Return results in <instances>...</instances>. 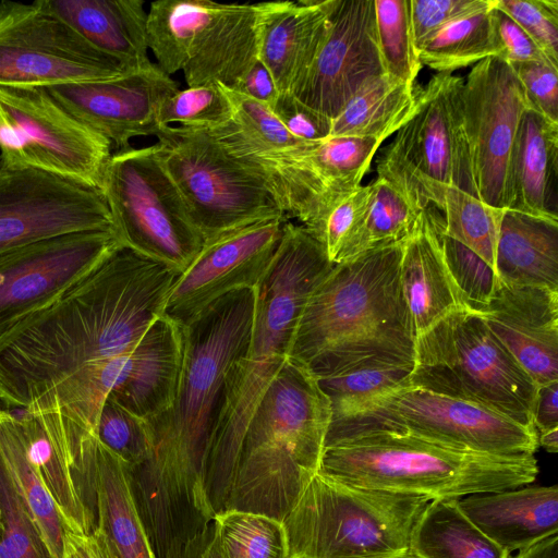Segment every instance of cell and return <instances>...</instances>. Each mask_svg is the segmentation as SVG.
Segmentation results:
<instances>
[{"mask_svg":"<svg viewBox=\"0 0 558 558\" xmlns=\"http://www.w3.org/2000/svg\"><path fill=\"white\" fill-rule=\"evenodd\" d=\"M254 311L255 288L235 290L183 328L175 399L147 420L148 459L128 466L137 511L157 546H183L215 518L205 489L206 458L228 377L248 345Z\"/></svg>","mask_w":558,"mask_h":558,"instance_id":"6da1fadb","label":"cell"},{"mask_svg":"<svg viewBox=\"0 0 558 558\" xmlns=\"http://www.w3.org/2000/svg\"><path fill=\"white\" fill-rule=\"evenodd\" d=\"M180 271L122 245L0 339V401L25 410L82 368L132 353Z\"/></svg>","mask_w":558,"mask_h":558,"instance_id":"7a4b0ae2","label":"cell"},{"mask_svg":"<svg viewBox=\"0 0 558 558\" xmlns=\"http://www.w3.org/2000/svg\"><path fill=\"white\" fill-rule=\"evenodd\" d=\"M333 266L323 245L304 227L284 222L274 258L255 288L248 345L228 377L210 437L205 489L215 514L227 499L245 428L290 357L308 298Z\"/></svg>","mask_w":558,"mask_h":558,"instance_id":"3957f363","label":"cell"},{"mask_svg":"<svg viewBox=\"0 0 558 558\" xmlns=\"http://www.w3.org/2000/svg\"><path fill=\"white\" fill-rule=\"evenodd\" d=\"M402 243L335 264L312 292L290 357L306 365L315 378L378 355L414 357L399 282Z\"/></svg>","mask_w":558,"mask_h":558,"instance_id":"277c9868","label":"cell"},{"mask_svg":"<svg viewBox=\"0 0 558 558\" xmlns=\"http://www.w3.org/2000/svg\"><path fill=\"white\" fill-rule=\"evenodd\" d=\"M331 416L308 367L289 357L245 428L221 511L282 521L319 471Z\"/></svg>","mask_w":558,"mask_h":558,"instance_id":"5b68a950","label":"cell"},{"mask_svg":"<svg viewBox=\"0 0 558 558\" xmlns=\"http://www.w3.org/2000/svg\"><path fill=\"white\" fill-rule=\"evenodd\" d=\"M318 472L432 501L524 486L534 482L538 466L534 454H489L379 432L325 447Z\"/></svg>","mask_w":558,"mask_h":558,"instance_id":"8992f818","label":"cell"},{"mask_svg":"<svg viewBox=\"0 0 558 558\" xmlns=\"http://www.w3.org/2000/svg\"><path fill=\"white\" fill-rule=\"evenodd\" d=\"M429 501L317 472L281 521L288 558H412L411 535Z\"/></svg>","mask_w":558,"mask_h":558,"instance_id":"52a82bcc","label":"cell"},{"mask_svg":"<svg viewBox=\"0 0 558 558\" xmlns=\"http://www.w3.org/2000/svg\"><path fill=\"white\" fill-rule=\"evenodd\" d=\"M410 381L534 427L537 385L469 307L451 312L414 341Z\"/></svg>","mask_w":558,"mask_h":558,"instance_id":"ba28073f","label":"cell"},{"mask_svg":"<svg viewBox=\"0 0 558 558\" xmlns=\"http://www.w3.org/2000/svg\"><path fill=\"white\" fill-rule=\"evenodd\" d=\"M379 432L499 456L534 454L538 448L534 427L483 405L412 385L383 393L331 420L325 447Z\"/></svg>","mask_w":558,"mask_h":558,"instance_id":"9c48e42d","label":"cell"},{"mask_svg":"<svg viewBox=\"0 0 558 558\" xmlns=\"http://www.w3.org/2000/svg\"><path fill=\"white\" fill-rule=\"evenodd\" d=\"M146 29L156 63L168 75L182 71L189 87L217 82L232 89L258 59L257 3L159 0Z\"/></svg>","mask_w":558,"mask_h":558,"instance_id":"30bf717a","label":"cell"},{"mask_svg":"<svg viewBox=\"0 0 558 558\" xmlns=\"http://www.w3.org/2000/svg\"><path fill=\"white\" fill-rule=\"evenodd\" d=\"M216 142L254 173L284 217L310 229L339 197L361 185L381 142L328 137L270 151L242 136L232 121L209 130Z\"/></svg>","mask_w":558,"mask_h":558,"instance_id":"8fae6325","label":"cell"},{"mask_svg":"<svg viewBox=\"0 0 558 558\" xmlns=\"http://www.w3.org/2000/svg\"><path fill=\"white\" fill-rule=\"evenodd\" d=\"M159 158L204 243L256 221L286 218L264 183L205 129L161 126Z\"/></svg>","mask_w":558,"mask_h":558,"instance_id":"7c38bea8","label":"cell"},{"mask_svg":"<svg viewBox=\"0 0 558 558\" xmlns=\"http://www.w3.org/2000/svg\"><path fill=\"white\" fill-rule=\"evenodd\" d=\"M102 192L124 246L180 272L202 250L204 240L155 144L112 153Z\"/></svg>","mask_w":558,"mask_h":558,"instance_id":"4fadbf2b","label":"cell"},{"mask_svg":"<svg viewBox=\"0 0 558 558\" xmlns=\"http://www.w3.org/2000/svg\"><path fill=\"white\" fill-rule=\"evenodd\" d=\"M463 82L452 73H437L417 88L413 113L377 158V177L420 209L427 207L425 181L457 186L477 197L464 130Z\"/></svg>","mask_w":558,"mask_h":558,"instance_id":"5bb4252c","label":"cell"},{"mask_svg":"<svg viewBox=\"0 0 558 558\" xmlns=\"http://www.w3.org/2000/svg\"><path fill=\"white\" fill-rule=\"evenodd\" d=\"M111 148L46 88H0V167L36 169L102 191Z\"/></svg>","mask_w":558,"mask_h":558,"instance_id":"9a60e30c","label":"cell"},{"mask_svg":"<svg viewBox=\"0 0 558 558\" xmlns=\"http://www.w3.org/2000/svg\"><path fill=\"white\" fill-rule=\"evenodd\" d=\"M134 69L95 48L43 0L0 2V88L102 81Z\"/></svg>","mask_w":558,"mask_h":558,"instance_id":"2e32d148","label":"cell"},{"mask_svg":"<svg viewBox=\"0 0 558 558\" xmlns=\"http://www.w3.org/2000/svg\"><path fill=\"white\" fill-rule=\"evenodd\" d=\"M123 245L113 230L61 234L0 255V339Z\"/></svg>","mask_w":558,"mask_h":558,"instance_id":"e0dca14e","label":"cell"},{"mask_svg":"<svg viewBox=\"0 0 558 558\" xmlns=\"http://www.w3.org/2000/svg\"><path fill=\"white\" fill-rule=\"evenodd\" d=\"M113 230L104 192L36 169L0 167V255L48 238Z\"/></svg>","mask_w":558,"mask_h":558,"instance_id":"ac0fdd59","label":"cell"},{"mask_svg":"<svg viewBox=\"0 0 558 558\" xmlns=\"http://www.w3.org/2000/svg\"><path fill=\"white\" fill-rule=\"evenodd\" d=\"M462 106L476 195L506 209L509 157L527 108L523 88L506 61L490 57L464 78Z\"/></svg>","mask_w":558,"mask_h":558,"instance_id":"d6986e66","label":"cell"},{"mask_svg":"<svg viewBox=\"0 0 558 558\" xmlns=\"http://www.w3.org/2000/svg\"><path fill=\"white\" fill-rule=\"evenodd\" d=\"M286 221H256L205 242L172 286L162 315L185 328L226 294L256 288L274 258Z\"/></svg>","mask_w":558,"mask_h":558,"instance_id":"ffe728a7","label":"cell"},{"mask_svg":"<svg viewBox=\"0 0 558 558\" xmlns=\"http://www.w3.org/2000/svg\"><path fill=\"white\" fill-rule=\"evenodd\" d=\"M327 13L324 43L293 96L333 120L365 82L386 72L374 0H328Z\"/></svg>","mask_w":558,"mask_h":558,"instance_id":"44dd1931","label":"cell"},{"mask_svg":"<svg viewBox=\"0 0 558 558\" xmlns=\"http://www.w3.org/2000/svg\"><path fill=\"white\" fill-rule=\"evenodd\" d=\"M75 119L109 140L117 150L135 136L156 135L162 102L178 84L154 62L121 76L46 88Z\"/></svg>","mask_w":558,"mask_h":558,"instance_id":"7402d4cb","label":"cell"},{"mask_svg":"<svg viewBox=\"0 0 558 558\" xmlns=\"http://www.w3.org/2000/svg\"><path fill=\"white\" fill-rule=\"evenodd\" d=\"M476 312L537 386L558 380V290L495 276Z\"/></svg>","mask_w":558,"mask_h":558,"instance_id":"603a6c76","label":"cell"},{"mask_svg":"<svg viewBox=\"0 0 558 558\" xmlns=\"http://www.w3.org/2000/svg\"><path fill=\"white\" fill-rule=\"evenodd\" d=\"M442 230L444 217L430 205L402 243L399 282L414 341L451 312L468 307L446 259Z\"/></svg>","mask_w":558,"mask_h":558,"instance_id":"cb8c5ba5","label":"cell"},{"mask_svg":"<svg viewBox=\"0 0 558 558\" xmlns=\"http://www.w3.org/2000/svg\"><path fill=\"white\" fill-rule=\"evenodd\" d=\"M328 0L260 2L258 58L279 94H294L326 37Z\"/></svg>","mask_w":558,"mask_h":558,"instance_id":"d4e9b609","label":"cell"},{"mask_svg":"<svg viewBox=\"0 0 558 558\" xmlns=\"http://www.w3.org/2000/svg\"><path fill=\"white\" fill-rule=\"evenodd\" d=\"M462 512L508 553L558 534V486H520L459 499Z\"/></svg>","mask_w":558,"mask_h":558,"instance_id":"484cf974","label":"cell"},{"mask_svg":"<svg viewBox=\"0 0 558 558\" xmlns=\"http://www.w3.org/2000/svg\"><path fill=\"white\" fill-rule=\"evenodd\" d=\"M183 349V328L159 316L135 347L124 378L108 397L145 420L162 414L177 396Z\"/></svg>","mask_w":558,"mask_h":558,"instance_id":"4316f807","label":"cell"},{"mask_svg":"<svg viewBox=\"0 0 558 558\" xmlns=\"http://www.w3.org/2000/svg\"><path fill=\"white\" fill-rule=\"evenodd\" d=\"M558 123L526 108L509 157L506 209L558 219Z\"/></svg>","mask_w":558,"mask_h":558,"instance_id":"83f0119b","label":"cell"},{"mask_svg":"<svg viewBox=\"0 0 558 558\" xmlns=\"http://www.w3.org/2000/svg\"><path fill=\"white\" fill-rule=\"evenodd\" d=\"M86 41L140 68L148 58L147 12L142 0H43Z\"/></svg>","mask_w":558,"mask_h":558,"instance_id":"f1b7e54d","label":"cell"},{"mask_svg":"<svg viewBox=\"0 0 558 558\" xmlns=\"http://www.w3.org/2000/svg\"><path fill=\"white\" fill-rule=\"evenodd\" d=\"M31 459L73 533L90 534L95 525L73 475L70 439L58 410H22L17 414Z\"/></svg>","mask_w":558,"mask_h":558,"instance_id":"f546056e","label":"cell"},{"mask_svg":"<svg viewBox=\"0 0 558 558\" xmlns=\"http://www.w3.org/2000/svg\"><path fill=\"white\" fill-rule=\"evenodd\" d=\"M495 276L510 284L558 290V219L506 209Z\"/></svg>","mask_w":558,"mask_h":558,"instance_id":"4dcf8cb0","label":"cell"},{"mask_svg":"<svg viewBox=\"0 0 558 558\" xmlns=\"http://www.w3.org/2000/svg\"><path fill=\"white\" fill-rule=\"evenodd\" d=\"M93 481L96 529L118 558H157L130 485L129 468L96 437Z\"/></svg>","mask_w":558,"mask_h":558,"instance_id":"1f68e13d","label":"cell"},{"mask_svg":"<svg viewBox=\"0 0 558 558\" xmlns=\"http://www.w3.org/2000/svg\"><path fill=\"white\" fill-rule=\"evenodd\" d=\"M416 96L413 84L387 73L374 76L332 120L330 136L375 138L383 143L411 117Z\"/></svg>","mask_w":558,"mask_h":558,"instance_id":"d6a6232c","label":"cell"},{"mask_svg":"<svg viewBox=\"0 0 558 558\" xmlns=\"http://www.w3.org/2000/svg\"><path fill=\"white\" fill-rule=\"evenodd\" d=\"M412 558H510L460 509L459 499L428 502L411 535Z\"/></svg>","mask_w":558,"mask_h":558,"instance_id":"836d02e7","label":"cell"},{"mask_svg":"<svg viewBox=\"0 0 558 558\" xmlns=\"http://www.w3.org/2000/svg\"><path fill=\"white\" fill-rule=\"evenodd\" d=\"M0 451L56 558H63L70 532L29 457L17 414H0Z\"/></svg>","mask_w":558,"mask_h":558,"instance_id":"e575fe53","label":"cell"},{"mask_svg":"<svg viewBox=\"0 0 558 558\" xmlns=\"http://www.w3.org/2000/svg\"><path fill=\"white\" fill-rule=\"evenodd\" d=\"M413 367L414 357L378 355L316 380L330 402L335 420L383 393L411 385Z\"/></svg>","mask_w":558,"mask_h":558,"instance_id":"d590c367","label":"cell"},{"mask_svg":"<svg viewBox=\"0 0 558 558\" xmlns=\"http://www.w3.org/2000/svg\"><path fill=\"white\" fill-rule=\"evenodd\" d=\"M494 4L495 0L490 7L433 34L417 49L421 64L438 73H452L484 59L498 58L500 50L492 14Z\"/></svg>","mask_w":558,"mask_h":558,"instance_id":"8d00e7d4","label":"cell"},{"mask_svg":"<svg viewBox=\"0 0 558 558\" xmlns=\"http://www.w3.org/2000/svg\"><path fill=\"white\" fill-rule=\"evenodd\" d=\"M437 208L444 217V234L472 251L495 274L500 226L506 209L482 202L452 185L439 184Z\"/></svg>","mask_w":558,"mask_h":558,"instance_id":"74e56055","label":"cell"},{"mask_svg":"<svg viewBox=\"0 0 558 558\" xmlns=\"http://www.w3.org/2000/svg\"><path fill=\"white\" fill-rule=\"evenodd\" d=\"M220 558H288L283 524L271 517L240 510L215 514Z\"/></svg>","mask_w":558,"mask_h":558,"instance_id":"f35d334b","label":"cell"},{"mask_svg":"<svg viewBox=\"0 0 558 558\" xmlns=\"http://www.w3.org/2000/svg\"><path fill=\"white\" fill-rule=\"evenodd\" d=\"M369 185L372 195L366 219L350 258L404 241L424 210L413 205L396 186L380 177Z\"/></svg>","mask_w":558,"mask_h":558,"instance_id":"ab89813d","label":"cell"},{"mask_svg":"<svg viewBox=\"0 0 558 558\" xmlns=\"http://www.w3.org/2000/svg\"><path fill=\"white\" fill-rule=\"evenodd\" d=\"M0 558H56L1 451Z\"/></svg>","mask_w":558,"mask_h":558,"instance_id":"60d3db41","label":"cell"},{"mask_svg":"<svg viewBox=\"0 0 558 558\" xmlns=\"http://www.w3.org/2000/svg\"><path fill=\"white\" fill-rule=\"evenodd\" d=\"M375 31L384 70L413 84L422 64L414 45L410 0H374Z\"/></svg>","mask_w":558,"mask_h":558,"instance_id":"b9f144b4","label":"cell"},{"mask_svg":"<svg viewBox=\"0 0 558 558\" xmlns=\"http://www.w3.org/2000/svg\"><path fill=\"white\" fill-rule=\"evenodd\" d=\"M372 190L371 185H360L336 199L306 229L325 248L333 264L348 260L351 251L364 226Z\"/></svg>","mask_w":558,"mask_h":558,"instance_id":"7bdbcfd3","label":"cell"},{"mask_svg":"<svg viewBox=\"0 0 558 558\" xmlns=\"http://www.w3.org/2000/svg\"><path fill=\"white\" fill-rule=\"evenodd\" d=\"M233 107L226 86L214 82L187 87L169 96L158 113L159 126L179 123L211 130L231 121Z\"/></svg>","mask_w":558,"mask_h":558,"instance_id":"ee69618b","label":"cell"},{"mask_svg":"<svg viewBox=\"0 0 558 558\" xmlns=\"http://www.w3.org/2000/svg\"><path fill=\"white\" fill-rule=\"evenodd\" d=\"M94 434L129 468L145 462L151 452L148 421L128 411L110 397L101 405Z\"/></svg>","mask_w":558,"mask_h":558,"instance_id":"f6af8a7d","label":"cell"},{"mask_svg":"<svg viewBox=\"0 0 558 558\" xmlns=\"http://www.w3.org/2000/svg\"><path fill=\"white\" fill-rule=\"evenodd\" d=\"M226 88L233 107L232 122L248 142L270 151L305 144L286 130L268 106Z\"/></svg>","mask_w":558,"mask_h":558,"instance_id":"bcb514c9","label":"cell"},{"mask_svg":"<svg viewBox=\"0 0 558 558\" xmlns=\"http://www.w3.org/2000/svg\"><path fill=\"white\" fill-rule=\"evenodd\" d=\"M496 7L521 26L548 60L558 66L557 0H496Z\"/></svg>","mask_w":558,"mask_h":558,"instance_id":"7dc6e473","label":"cell"},{"mask_svg":"<svg viewBox=\"0 0 558 558\" xmlns=\"http://www.w3.org/2000/svg\"><path fill=\"white\" fill-rule=\"evenodd\" d=\"M442 245L449 269L465 296L468 307L475 311L484 305L492 292L495 274L476 254L446 236Z\"/></svg>","mask_w":558,"mask_h":558,"instance_id":"c3c4849f","label":"cell"},{"mask_svg":"<svg viewBox=\"0 0 558 558\" xmlns=\"http://www.w3.org/2000/svg\"><path fill=\"white\" fill-rule=\"evenodd\" d=\"M494 0H410V17L414 45L417 49L444 26L477 13Z\"/></svg>","mask_w":558,"mask_h":558,"instance_id":"681fc988","label":"cell"},{"mask_svg":"<svg viewBox=\"0 0 558 558\" xmlns=\"http://www.w3.org/2000/svg\"><path fill=\"white\" fill-rule=\"evenodd\" d=\"M509 65L523 88L527 108L558 123V68L545 62Z\"/></svg>","mask_w":558,"mask_h":558,"instance_id":"f907efd6","label":"cell"},{"mask_svg":"<svg viewBox=\"0 0 558 558\" xmlns=\"http://www.w3.org/2000/svg\"><path fill=\"white\" fill-rule=\"evenodd\" d=\"M269 108L286 130L302 143L318 142L330 136L332 119L292 94H279Z\"/></svg>","mask_w":558,"mask_h":558,"instance_id":"816d5d0a","label":"cell"},{"mask_svg":"<svg viewBox=\"0 0 558 558\" xmlns=\"http://www.w3.org/2000/svg\"><path fill=\"white\" fill-rule=\"evenodd\" d=\"M492 14L500 50L499 59L509 64L521 62H545L553 64L525 31L496 7V0Z\"/></svg>","mask_w":558,"mask_h":558,"instance_id":"f5cc1de1","label":"cell"},{"mask_svg":"<svg viewBox=\"0 0 558 558\" xmlns=\"http://www.w3.org/2000/svg\"><path fill=\"white\" fill-rule=\"evenodd\" d=\"M232 90L268 107L276 101L279 95L270 71L259 58L254 62Z\"/></svg>","mask_w":558,"mask_h":558,"instance_id":"db71d44e","label":"cell"},{"mask_svg":"<svg viewBox=\"0 0 558 558\" xmlns=\"http://www.w3.org/2000/svg\"><path fill=\"white\" fill-rule=\"evenodd\" d=\"M63 558H118L102 532L95 529L90 534L70 532Z\"/></svg>","mask_w":558,"mask_h":558,"instance_id":"11a10c76","label":"cell"},{"mask_svg":"<svg viewBox=\"0 0 558 558\" xmlns=\"http://www.w3.org/2000/svg\"><path fill=\"white\" fill-rule=\"evenodd\" d=\"M532 415L537 434L558 428V380L537 386Z\"/></svg>","mask_w":558,"mask_h":558,"instance_id":"9f6ffc18","label":"cell"},{"mask_svg":"<svg viewBox=\"0 0 558 558\" xmlns=\"http://www.w3.org/2000/svg\"><path fill=\"white\" fill-rule=\"evenodd\" d=\"M175 558H220L214 521L192 538Z\"/></svg>","mask_w":558,"mask_h":558,"instance_id":"6f0895ef","label":"cell"},{"mask_svg":"<svg viewBox=\"0 0 558 558\" xmlns=\"http://www.w3.org/2000/svg\"><path fill=\"white\" fill-rule=\"evenodd\" d=\"M510 558H558V534L525 550L518 551L514 557Z\"/></svg>","mask_w":558,"mask_h":558,"instance_id":"680465c9","label":"cell"},{"mask_svg":"<svg viewBox=\"0 0 558 558\" xmlns=\"http://www.w3.org/2000/svg\"><path fill=\"white\" fill-rule=\"evenodd\" d=\"M537 442L546 451L556 453L558 451V428L537 434Z\"/></svg>","mask_w":558,"mask_h":558,"instance_id":"91938a15","label":"cell"},{"mask_svg":"<svg viewBox=\"0 0 558 558\" xmlns=\"http://www.w3.org/2000/svg\"><path fill=\"white\" fill-rule=\"evenodd\" d=\"M2 410H3V409H1V407H0V414H1Z\"/></svg>","mask_w":558,"mask_h":558,"instance_id":"94428289","label":"cell"}]
</instances>
